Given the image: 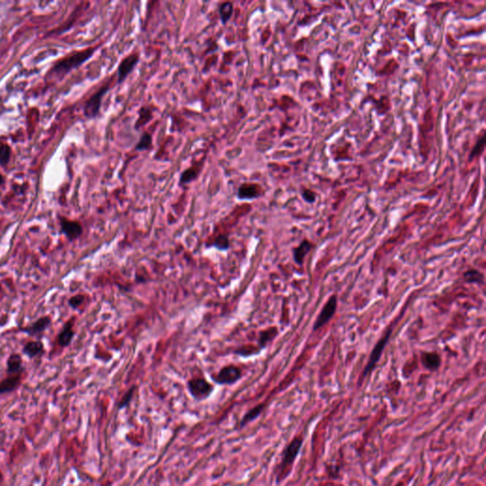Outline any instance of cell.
<instances>
[{"label": "cell", "mask_w": 486, "mask_h": 486, "mask_svg": "<svg viewBox=\"0 0 486 486\" xmlns=\"http://www.w3.org/2000/svg\"><path fill=\"white\" fill-rule=\"evenodd\" d=\"M136 386H133L131 387L126 393L125 395L122 397V399L120 400L119 404H118V408L119 410H123L125 408H127L131 402V400L133 398V395H134V392L136 390Z\"/></svg>", "instance_id": "obj_26"}, {"label": "cell", "mask_w": 486, "mask_h": 486, "mask_svg": "<svg viewBox=\"0 0 486 486\" xmlns=\"http://www.w3.org/2000/svg\"><path fill=\"white\" fill-rule=\"evenodd\" d=\"M43 350V344L40 341H32L26 344L24 347V353L29 357L37 356Z\"/></svg>", "instance_id": "obj_22"}, {"label": "cell", "mask_w": 486, "mask_h": 486, "mask_svg": "<svg viewBox=\"0 0 486 486\" xmlns=\"http://www.w3.org/2000/svg\"><path fill=\"white\" fill-rule=\"evenodd\" d=\"M391 333L392 331L391 330H389L387 332V334L384 335L380 340L378 341V343L375 345L373 350L371 351V354H370V357L368 359V362H367V365L365 367V370H364V373H363V377H366L368 372H370L372 370V368L375 367V365L378 363L379 359L380 357L382 355V352L385 348V347L387 346V343L389 342V337L391 335Z\"/></svg>", "instance_id": "obj_8"}, {"label": "cell", "mask_w": 486, "mask_h": 486, "mask_svg": "<svg viewBox=\"0 0 486 486\" xmlns=\"http://www.w3.org/2000/svg\"><path fill=\"white\" fill-rule=\"evenodd\" d=\"M234 12V5L232 2H222L218 7V13L220 21L223 25H226L228 21L232 18Z\"/></svg>", "instance_id": "obj_19"}, {"label": "cell", "mask_w": 486, "mask_h": 486, "mask_svg": "<svg viewBox=\"0 0 486 486\" xmlns=\"http://www.w3.org/2000/svg\"><path fill=\"white\" fill-rule=\"evenodd\" d=\"M153 147V138L148 132H143L135 145V150L137 151H149Z\"/></svg>", "instance_id": "obj_20"}, {"label": "cell", "mask_w": 486, "mask_h": 486, "mask_svg": "<svg viewBox=\"0 0 486 486\" xmlns=\"http://www.w3.org/2000/svg\"><path fill=\"white\" fill-rule=\"evenodd\" d=\"M262 192L259 184L245 183L238 187L237 197L240 201H252L260 198Z\"/></svg>", "instance_id": "obj_9"}, {"label": "cell", "mask_w": 486, "mask_h": 486, "mask_svg": "<svg viewBox=\"0 0 486 486\" xmlns=\"http://www.w3.org/2000/svg\"><path fill=\"white\" fill-rule=\"evenodd\" d=\"M74 335L73 332V323L72 322H68L63 330L60 332L58 335V344L60 347H67L72 340V337Z\"/></svg>", "instance_id": "obj_18"}, {"label": "cell", "mask_w": 486, "mask_h": 486, "mask_svg": "<svg viewBox=\"0 0 486 486\" xmlns=\"http://www.w3.org/2000/svg\"><path fill=\"white\" fill-rule=\"evenodd\" d=\"M277 335H278V329L275 327L260 332V337H259V345H260V348H263V347L267 346V344L271 342Z\"/></svg>", "instance_id": "obj_21"}, {"label": "cell", "mask_w": 486, "mask_h": 486, "mask_svg": "<svg viewBox=\"0 0 486 486\" xmlns=\"http://www.w3.org/2000/svg\"><path fill=\"white\" fill-rule=\"evenodd\" d=\"M336 308H337V296L334 294L329 298L327 302L325 303L321 312L314 322L313 331H317L318 329L322 328L324 325L327 324L335 315Z\"/></svg>", "instance_id": "obj_7"}, {"label": "cell", "mask_w": 486, "mask_h": 486, "mask_svg": "<svg viewBox=\"0 0 486 486\" xmlns=\"http://www.w3.org/2000/svg\"><path fill=\"white\" fill-rule=\"evenodd\" d=\"M11 149L9 144L1 143L0 144V164L2 166H6L11 159Z\"/></svg>", "instance_id": "obj_25"}, {"label": "cell", "mask_w": 486, "mask_h": 486, "mask_svg": "<svg viewBox=\"0 0 486 486\" xmlns=\"http://www.w3.org/2000/svg\"><path fill=\"white\" fill-rule=\"evenodd\" d=\"M97 50V47L93 48H88L84 51H80L74 54H70L69 56L65 57L64 59L58 61L53 68V72L57 76H64L72 70L73 69H76L81 65H83L85 62L94 54L95 51Z\"/></svg>", "instance_id": "obj_2"}, {"label": "cell", "mask_w": 486, "mask_h": 486, "mask_svg": "<svg viewBox=\"0 0 486 486\" xmlns=\"http://www.w3.org/2000/svg\"><path fill=\"white\" fill-rule=\"evenodd\" d=\"M21 382V373L9 374L6 378L0 382V394L11 392L16 389Z\"/></svg>", "instance_id": "obj_11"}, {"label": "cell", "mask_w": 486, "mask_h": 486, "mask_svg": "<svg viewBox=\"0 0 486 486\" xmlns=\"http://www.w3.org/2000/svg\"><path fill=\"white\" fill-rule=\"evenodd\" d=\"M311 249H312V243L308 240H303L297 247L293 249L292 254L295 263H297L298 265H302L303 260L305 259L306 255L311 251Z\"/></svg>", "instance_id": "obj_16"}, {"label": "cell", "mask_w": 486, "mask_h": 486, "mask_svg": "<svg viewBox=\"0 0 486 486\" xmlns=\"http://www.w3.org/2000/svg\"><path fill=\"white\" fill-rule=\"evenodd\" d=\"M153 108L149 106H144L141 107L138 112V118L136 120V123L134 125L135 130H139L140 128H143L146 126L152 119H153Z\"/></svg>", "instance_id": "obj_13"}, {"label": "cell", "mask_w": 486, "mask_h": 486, "mask_svg": "<svg viewBox=\"0 0 486 486\" xmlns=\"http://www.w3.org/2000/svg\"><path fill=\"white\" fill-rule=\"evenodd\" d=\"M140 62V54L137 52L131 53L122 59L117 69V83L123 84L130 73L136 69Z\"/></svg>", "instance_id": "obj_6"}, {"label": "cell", "mask_w": 486, "mask_h": 486, "mask_svg": "<svg viewBox=\"0 0 486 486\" xmlns=\"http://www.w3.org/2000/svg\"><path fill=\"white\" fill-rule=\"evenodd\" d=\"M264 409H265V405L264 404H260V405L254 407V408H252L251 410H249L242 416L241 420L239 421V423H238L239 428H243L244 426H246L250 422L255 421L256 419H258L260 415H261V413L264 411Z\"/></svg>", "instance_id": "obj_12"}, {"label": "cell", "mask_w": 486, "mask_h": 486, "mask_svg": "<svg viewBox=\"0 0 486 486\" xmlns=\"http://www.w3.org/2000/svg\"><path fill=\"white\" fill-rule=\"evenodd\" d=\"M255 352H256V347H254L251 345L241 347H239L235 350V354H238L239 356L243 357L251 356V355L255 354Z\"/></svg>", "instance_id": "obj_28"}, {"label": "cell", "mask_w": 486, "mask_h": 486, "mask_svg": "<svg viewBox=\"0 0 486 486\" xmlns=\"http://www.w3.org/2000/svg\"><path fill=\"white\" fill-rule=\"evenodd\" d=\"M465 277L468 282H476V283H483L484 282V276L478 271H468L467 273H465Z\"/></svg>", "instance_id": "obj_27"}, {"label": "cell", "mask_w": 486, "mask_h": 486, "mask_svg": "<svg viewBox=\"0 0 486 486\" xmlns=\"http://www.w3.org/2000/svg\"><path fill=\"white\" fill-rule=\"evenodd\" d=\"M110 87V83H106L98 89L95 93H93L87 100L84 106V115L88 119H93L97 117L100 109L102 107L103 98L108 93Z\"/></svg>", "instance_id": "obj_4"}, {"label": "cell", "mask_w": 486, "mask_h": 486, "mask_svg": "<svg viewBox=\"0 0 486 486\" xmlns=\"http://www.w3.org/2000/svg\"><path fill=\"white\" fill-rule=\"evenodd\" d=\"M302 444V437L295 436L290 443H288L287 446L284 448L283 452L281 453L280 462L277 465L275 470L276 480L278 484L283 482L288 476L291 474L292 465L301 450Z\"/></svg>", "instance_id": "obj_1"}, {"label": "cell", "mask_w": 486, "mask_h": 486, "mask_svg": "<svg viewBox=\"0 0 486 486\" xmlns=\"http://www.w3.org/2000/svg\"><path fill=\"white\" fill-rule=\"evenodd\" d=\"M421 360L423 367L430 370H436L441 365L440 356L435 352H422Z\"/></svg>", "instance_id": "obj_15"}, {"label": "cell", "mask_w": 486, "mask_h": 486, "mask_svg": "<svg viewBox=\"0 0 486 486\" xmlns=\"http://www.w3.org/2000/svg\"><path fill=\"white\" fill-rule=\"evenodd\" d=\"M84 300H85V296H84V295H82V294H77V295H75V296L71 297V298L69 300V305H70L71 307H73V308H77V307H79V306H80L82 303L84 302Z\"/></svg>", "instance_id": "obj_29"}, {"label": "cell", "mask_w": 486, "mask_h": 486, "mask_svg": "<svg viewBox=\"0 0 486 486\" xmlns=\"http://www.w3.org/2000/svg\"><path fill=\"white\" fill-rule=\"evenodd\" d=\"M60 223H61V228H62L63 233L65 234L66 237L69 239L74 240L82 235L83 228L79 222L74 221V220L67 219L65 217H61Z\"/></svg>", "instance_id": "obj_10"}, {"label": "cell", "mask_w": 486, "mask_h": 486, "mask_svg": "<svg viewBox=\"0 0 486 486\" xmlns=\"http://www.w3.org/2000/svg\"><path fill=\"white\" fill-rule=\"evenodd\" d=\"M186 387L191 397L198 402L208 399L215 389L210 382L203 377H195L188 380Z\"/></svg>", "instance_id": "obj_3"}, {"label": "cell", "mask_w": 486, "mask_h": 486, "mask_svg": "<svg viewBox=\"0 0 486 486\" xmlns=\"http://www.w3.org/2000/svg\"><path fill=\"white\" fill-rule=\"evenodd\" d=\"M201 170H202L201 165H198V166L193 165L187 169H184L181 174V177H180V185L190 184L195 180H197Z\"/></svg>", "instance_id": "obj_17"}, {"label": "cell", "mask_w": 486, "mask_h": 486, "mask_svg": "<svg viewBox=\"0 0 486 486\" xmlns=\"http://www.w3.org/2000/svg\"><path fill=\"white\" fill-rule=\"evenodd\" d=\"M230 240L226 235H219L215 238L212 243L209 244V246L215 247L218 251H227L230 248Z\"/></svg>", "instance_id": "obj_24"}, {"label": "cell", "mask_w": 486, "mask_h": 486, "mask_svg": "<svg viewBox=\"0 0 486 486\" xmlns=\"http://www.w3.org/2000/svg\"><path fill=\"white\" fill-rule=\"evenodd\" d=\"M51 323V318L50 317H42L40 318L39 320L35 321L33 325L23 329V332L29 334L31 335H40L41 333H43L44 331L49 327V325Z\"/></svg>", "instance_id": "obj_14"}, {"label": "cell", "mask_w": 486, "mask_h": 486, "mask_svg": "<svg viewBox=\"0 0 486 486\" xmlns=\"http://www.w3.org/2000/svg\"><path fill=\"white\" fill-rule=\"evenodd\" d=\"M242 369L235 365H228L221 367V369L212 376V380L220 386H231L236 384L242 378Z\"/></svg>", "instance_id": "obj_5"}, {"label": "cell", "mask_w": 486, "mask_h": 486, "mask_svg": "<svg viewBox=\"0 0 486 486\" xmlns=\"http://www.w3.org/2000/svg\"><path fill=\"white\" fill-rule=\"evenodd\" d=\"M3 184H4V177L2 176V174L0 173V186Z\"/></svg>", "instance_id": "obj_30"}, {"label": "cell", "mask_w": 486, "mask_h": 486, "mask_svg": "<svg viewBox=\"0 0 486 486\" xmlns=\"http://www.w3.org/2000/svg\"><path fill=\"white\" fill-rule=\"evenodd\" d=\"M21 357L18 354H12L8 359V373L15 374V373H21Z\"/></svg>", "instance_id": "obj_23"}]
</instances>
